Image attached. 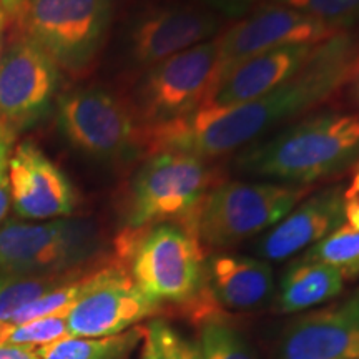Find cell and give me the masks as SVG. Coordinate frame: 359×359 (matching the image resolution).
<instances>
[{"mask_svg": "<svg viewBox=\"0 0 359 359\" xmlns=\"http://www.w3.org/2000/svg\"><path fill=\"white\" fill-rule=\"evenodd\" d=\"M334 29L286 4H263L217 37V70L212 88L233 67L269 48L293 43H321Z\"/></svg>", "mask_w": 359, "mask_h": 359, "instance_id": "8fae6325", "label": "cell"}, {"mask_svg": "<svg viewBox=\"0 0 359 359\" xmlns=\"http://www.w3.org/2000/svg\"><path fill=\"white\" fill-rule=\"evenodd\" d=\"M318 45V43H316ZM316 45L293 43L269 48L233 67L201 103L200 109L223 110L266 95L306 65ZM198 109V110H200Z\"/></svg>", "mask_w": 359, "mask_h": 359, "instance_id": "2e32d148", "label": "cell"}, {"mask_svg": "<svg viewBox=\"0 0 359 359\" xmlns=\"http://www.w3.org/2000/svg\"><path fill=\"white\" fill-rule=\"evenodd\" d=\"M147 333L154 341L158 359H203L198 343L187 339L168 323L154 320L148 325Z\"/></svg>", "mask_w": 359, "mask_h": 359, "instance_id": "cb8c5ba5", "label": "cell"}, {"mask_svg": "<svg viewBox=\"0 0 359 359\" xmlns=\"http://www.w3.org/2000/svg\"><path fill=\"white\" fill-rule=\"evenodd\" d=\"M198 346L203 359H255L248 343L228 323V318L201 325Z\"/></svg>", "mask_w": 359, "mask_h": 359, "instance_id": "7402d4cb", "label": "cell"}, {"mask_svg": "<svg viewBox=\"0 0 359 359\" xmlns=\"http://www.w3.org/2000/svg\"><path fill=\"white\" fill-rule=\"evenodd\" d=\"M222 25V17L210 8L188 4L150 7L130 27V57L137 65L150 69L180 52L213 40Z\"/></svg>", "mask_w": 359, "mask_h": 359, "instance_id": "4fadbf2b", "label": "cell"}, {"mask_svg": "<svg viewBox=\"0 0 359 359\" xmlns=\"http://www.w3.org/2000/svg\"><path fill=\"white\" fill-rule=\"evenodd\" d=\"M302 258L330 264L346 280L359 278V230L343 223L321 241L309 246Z\"/></svg>", "mask_w": 359, "mask_h": 359, "instance_id": "44dd1931", "label": "cell"}, {"mask_svg": "<svg viewBox=\"0 0 359 359\" xmlns=\"http://www.w3.org/2000/svg\"><path fill=\"white\" fill-rule=\"evenodd\" d=\"M58 67L42 48L17 34L0 50V123L20 130L50 109Z\"/></svg>", "mask_w": 359, "mask_h": 359, "instance_id": "7c38bea8", "label": "cell"}, {"mask_svg": "<svg viewBox=\"0 0 359 359\" xmlns=\"http://www.w3.org/2000/svg\"><path fill=\"white\" fill-rule=\"evenodd\" d=\"M308 193L306 187L281 183L219 182L183 218L200 245L223 250L273 228Z\"/></svg>", "mask_w": 359, "mask_h": 359, "instance_id": "277c9868", "label": "cell"}, {"mask_svg": "<svg viewBox=\"0 0 359 359\" xmlns=\"http://www.w3.org/2000/svg\"><path fill=\"white\" fill-rule=\"evenodd\" d=\"M201 2L218 15L236 19V17H243L246 13H250L262 0H201Z\"/></svg>", "mask_w": 359, "mask_h": 359, "instance_id": "484cf974", "label": "cell"}, {"mask_svg": "<svg viewBox=\"0 0 359 359\" xmlns=\"http://www.w3.org/2000/svg\"><path fill=\"white\" fill-rule=\"evenodd\" d=\"M358 50L356 35L349 30L334 34L316 45L298 74L257 100L223 110L200 109L180 122L142 128V150L148 155L182 151L208 160L248 147L343 88Z\"/></svg>", "mask_w": 359, "mask_h": 359, "instance_id": "6da1fadb", "label": "cell"}, {"mask_svg": "<svg viewBox=\"0 0 359 359\" xmlns=\"http://www.w3.org/2000/svg\"><path fill=\"white\" fill-rule=\"evenodd\" d=\"M163 309L135 285L122 264L114 262L90 275L87 290L70 308L67 321L70 336L102 338L132 330Z\"/></svg>", "mask_w": 359, "mask_h": 359, "instance_id": "30bf717a", "label": "cell"}, {"mask_svg": "<svg viewBox=\"0 0 359 359\" xmlns=\"http://www.w3.org/2000/svg\"><path fill=\"white\" fill-rule=\"evenodd\" d=\"M321 20L336 32L359 25V0H276Z\"/></svg>", "mask_w": 359, "mask_h": 359, "instance_id": "603a6c76", "label": "cell"}, {"mask_svg": "<svg viewBox=\"0 0 359 359\" xmlns=\"http://www.w3.org/2000/svg\"><path fill=\"white\" fill-rule=\"evenodd\" d=\"M145 327L135 326L120 334L102 338L69 336L35 351L40 359H128L135 348L145 339Z\"/></svg>", "mask_w": 359, "mask_h": 359, "instance_id": "ffe728a7", "label": "cell"}, {"mask_svg": "<svg viewBox=\"0 0 359 359\" xmlns=\"http://www.w3.org/2000/svg\"><path fill=\"white\" fill-rule=\"evenodd\" d=\"M217 183V170L201 156L182 151L150 155L130 182L125 230L182 222Z\"/></svg>", "mask_w": 359, "mask_h": 359, "instance_id": "5b68a950", "label": "cell"}, {"mask_svg": "<svg viewBox=\"0 0 359 359\" xmlns=\"http://www.w3.org/2000/svg\"><path fill=\"white\" fill-rule=\"evenodd\" d=\"M8 188L15 212L29 219L69 217L77 205L70 180L32 142L13 148L8 160Z\"/></svg>", "mask_w": 359, "mask_h": 359, "instance_id": "5bb4252c", "label": "cell"}, {"mask_svg": "<svg viewBox=\"0 0 359 359\" xmlns=\"http://www.w3.org/2000/svg\"><path fill=\"white\" fill-rule=\"evenodd\" d=\"M57 122L70 145L92 158L125 160L142 151V127L132 109L103 88H77L58 97Z\"/></svg>", "mask_w": 359, "mask_h": 359, "instance_id": "9c48e42d", "label": "cell"}, {"mask_svg": "<svg viewBox=\"0 0 359 359\" xmlns=\"http://www.w3.org/2000/svg\"><path fill=\"white\" fill-rule=\"evenodd\" d=\"M359 160V114L321 111L245 147L238 173L302 187L334 177Z\"/></svg>", "mask_w": 359, "mask_h": 359, "instance_id": "7a4b0ae2", "label": "cell"}, {"mask_svg": "<svg viewBox=\"0 0 359 359\" xmlns=\"http://www.w3.org/2000/svg\"><path fill=\"white\" fill-rule=\"evenodd\" d=\"M203 283L224 313L263 306L275 291L268 263L231 253H217L205 259Z\"/></svg>", "mask_w": 359, "mask_h": 359, "instance_id": "ac0fdd59", "label": "cell"}, {"mask_svg": "<svg viewBox=\"0 0 359 359\" xmlns=\"http://www.w3.org/2000/svg\"><path fill=\"white\" fill-rule=\"evenodd\" d=\"M217 70V39L147 69L132 111L143 130L165 127L195 114L208 97Z\"/></svg>", "mask_w": 359, "mask_h": 359, "instance_id": "ba28073f", "label": "cell"}, {"mask_svg": "<svg viewBox=\"0 0 359 359\" xmlns=\"http://www.w3.org/2000/svg\"><path fill=\"white\" fill-rule=\"evenodd\" d=\"M7 20H6V13H4V6L2 0H0V50L4 47V27H6Z\"/></svg>", "mask_w": 359, "mask_h": 359, "instance_id": "1f68e13d", "label": "cell"}, {"mask_svg": "<svg viewBox=\"0 0 359 359\" xmlns=\"http://www.w3.org/2000/svg\"><path fill=\"white\" fill-rule=\"evenodd\" d=\"M344 87L348 88L349 100H351V103L356 107V109H359V50L356 53V57H354L351 69H349Z\"/></svg>", "mask_w": 359, "mask_h": 359, "instance_id": "4316f807", "label": "cell"}, {"mask_svg": "<svg viewBox=\"0 0 359 359\" xmlns=\"http://www.w3.org/2000/svg\"><path fill=\"white\" fill-rule=\"evenodd\" d=\"M344 278L330 264L298 258L286 268L275 302L278 313H298L333 299L343 291Z\"/></svg>", "mask_w": 359, "mask_h": 359, "instance_id": "d6986e66", "label": "cell"}, {"mask_svg": "<svg viewBox=\"0 0 359 359\" xmlns=\"http://www.w3.org/2000/svg\"><path fill=\"white\" fill-rule=\"evenodd\" d=\"M25 0H2L4 6V13H6L7 24H13V20L17 19L22 7H24Z\"/></svg>", "mask_w": 359, "mask_h": 359, "instance_id": "f1b7e54d", "label": "cell"}, {"mask_svg": "<svg viewBox=\"0 0 359 359\" xmlns=\"http://www.w3.org/2000/svg\"><path fill=\"white\" fill-rule=\"evenodd\" d=\"M115 0H25L13 24L57 67L80 72L105 42Z\"/></svg>", "mask_w": 359, "mask_h": 359, "instance_id": "8992f818", "label": "cell"}, {"mask_svg": "<svg viewBox=\"0 0 359 359\" xmlns=\"http://www.w3.org/2000/svg\"><path fill=\"white\" fill-rule=\"evenodd\" d=\"M273 2H276V0H273Z\"/></svg>", "mask_w": 359, "mask_h": 359, "instance_id": "d6a6232c", "label": "cell"}, {"mask_svg": "<svg viewBox=\"0 0 359 359\" xmlns=\"http://www.w3.org/2000/svg\"><path fill=\"white\" fill-rule=\"evenodd\" d=\"M343 187H330L308 196L258 241V257L281 262L309 248L344 223Z\"/></svg>", "mask_w": 359, "mask_h": 359, "instance_id": "e0dca14e", "label": "cell"}, {"mask_svg": "<svg viewBox=\"0 0 359 359\" xmlns=\"http://www.w3.org/2000/svg\"><path fill=\"white\" fill-rule=\"evenodd\" d=\"M100 236L92 223L53 219L0 226V278L37 276L97 266Z\"/></svg>", "mask_w": 359, "mask_h": 359, "instance_id": "52a82bcc", "label": "cell"}, {"mask_svg": "<svg viewBox=\"0 0 359 359\" xmlns=\"http://www.w3.org/2000/svg\"><path fill=\"white\" fill-rule=\"evenodd\" d=\"M0 359H40L35 348L0 344Z\"/></svg>", "mask_w": 359, "mask_h": 359, "instance_id": "83f0119b", "label": "cell"}, {"mask_svg": "<svg viewBox=\"0 0 359 359\" xmlns=\"http://www.w3.org/2000/svg\"><path fill=\"white\" fill-rule=\"evenodd\" d=\"M116 258L135 285L163 308L182 309L203 286V246L182 223L125 230L116 241Z\"/></svg>", "mask_w": 359, "mask_h": 359, "instance_id": "3957f363", "label": "cell"}, {"mask_svg": "<svg viewBox=\"0 0 359 359\" xmlns=\"http://www.w3.org/2000/svg\"><path fill=\"white\" fill-rule=\"evenodd\" d=\"M19 130L7 123H0V222L6 217L11 203V188H8V160L15 145Z\"/></svg>", "mask_w": 359, "mask_h": 359, "instance_id": "d4e9b609", "label": "cell"}, {"mask_svg": "<svg viewBox=\"0 0 359 359\" xmlns=\"http://www.w3.org/2000/svg\"><path fill=\"white\" fill-rule=\"evenodd\" d=\"M280 359H359V290L291 323Z\"/></svg>", "mask_w": 359, "mask_h": 359, "instance_id": "9a60e30c", "label": "cell"}, {"mask_svg": "<svg viewBox=\"0 0 359 359\" xmlns=\"http://www.w3.org/2000/svg\"><path fill=\"white\" fill-rule=\"evenodd\" d=\"M142 359H158V354H156V349L154 346V341L150 339V336H148V333L145 334V339H143Z\"/></svg>", "mask_w": 359, "mask_h": 359, "instance_id": "4dcf8cb0", "label": "cell"}, {"mask_svg": "<svg viewBox=\"0 0 359 359\" xmlns=\"http://www.w3.org/2000/svg\"><path fill=\"white\" fill-rule=\"evenodd\" d=\"M344 198H359V160L356 163V170L353 173L351 185L348 190H344Z\"/></svg>", "mask_w": 359, "mask_h": 359, "instance_id": "f546056e", "label": "cell"}]
</instances>
